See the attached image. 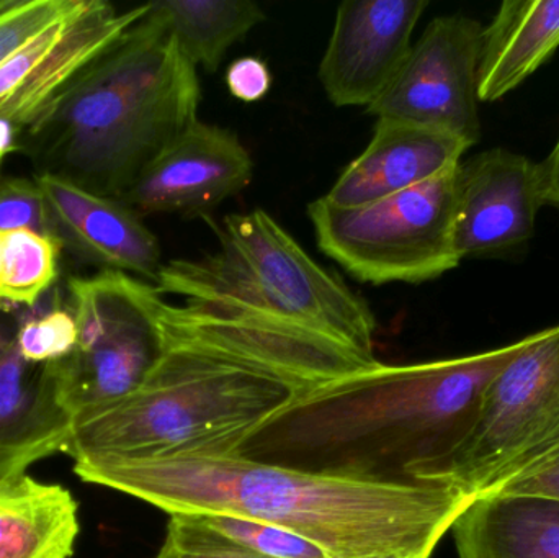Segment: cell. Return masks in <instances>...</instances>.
Instances as JSON below:
<instances>
[{
  "instance_id": "6da1fadb",
  "label": "cell",
  "mask_w": 559,
  "mask_h": 558,
  "mask_svg": "<svg viewBox=\"0 0 559 558\" xmlns=\"http://www.w3.org/2000/svg\"><path fill=\"white\" fill-rule=\"evenodd\" d=\"M166 353L141 389L75 416L66 454L174 459L238 454L316 387L380 366L331 337L209 304L164 305Z\"/></svg>"
},
{
  "instance_id": "7a4b0ae2",
  "label": "cell",
  "mask_w": 559,
  "mask_h": 558,
  "mask_svg": "<svg viewBox=\"0 0 559 558\" xmlns=\"http://www.w3.org/2000/svg\"><path fill=\"white\" fill-rule=\"evenodd\" d=\"M511 346L455 359L380 366L302 393L252 432L238 455L373 484L440 485L468 438Z\"/></svg>"
},
{
  "instance_id": "3957f363",
  "label": "cell",
  "mask_w": 559,
  "mask_h": 558,
  "mask_svg": "<svg viewBox=\"0 0 559 558\" xmlns=\"http://www.w3.org/2000/svg\"><path fill=\"white\" fill-rule=\"evenodd\" d=\"M74 462L82 482L130 495L170 517L264 521L312 541L332 558L430 557L473 500L449 485L348 480L238 454Z\"/></svg>"
},
{
  "instance_id": "277c9868",
  "label": "cell",
  "mask_w": 559,
  "mask_h": 558,
  "mask_svg": "<svg viewBox=\"0 0 559 558\" xmlns=\"http://www.w3.org/2000/svg\"><path fill=\"white\" fill-rule=\"evenodd\" d=\"M200 97L195 66L147 9L28 133L45 173L120 199L199 121Z\"/></svg>"
},
{
  "instance_id": "5b68a950",
  "label": "cell",
  "mask_w": 559,
  "mask_h": 558,
  "mask_svg": "<svg viewBox=\"0 0 559 558\" xmlns=\"http://www.w3.org/2000/svg\"><path fill=\"white\" fill-rule=\"evenodd\" d=\"M215 231V252L164 264L157 294L254 314L374 357L377 320L367 300L316 262L274 216L261 209L235 213Z\"/></svg>"
},
{
  "instance_id": "8992f818",
  "label": "cell",
  "mask_w": 559,
  "mask_h": 558,
  "mask_svg": "<svg viewBox=\"0 0 559 558\" xmlns=\"http://www.w3.org/2000/svg\"><path fill=\"white\" fill-rule=\"evenodd\" d=\"M460 166V164H459ZM367 205H308L316 245L355 281L423 284L459 268L455 248L456 169Z\"/></svg>"
},
{
  "instance_id": "52a82bcc",
  "label": "cell",
  "mask_w": 559,
  "mask_h": 558,
  "mask_svg": "<svg viewBox=\"0 0 559 558\" xmlns=\"http://www.w3.org/2000/svg\"><path fill=\"white\" fill-rule=\"evenodd\" d=\"M74 351L46 364L61 405L72 416L110 405L144 385L166 353V300L150 282L123 272L71 277Z\"/></svg>"
},
{
  "instance_id": "ba28073f",
  "label": "cell",
  "mask_w": 559,
  "mask_h": 558,
  "mask_svg": "<svg viewBox=\"0 0 559 558\" xmlns=\"http://www.w3.org/2000/svg\"><path fill=\"white\" fill-rule=\"evenodd\" d=\"M559 446V324L522 340L491 380L475 426L439 484L492 494Z\"/></svg>"
},
{
  "instance_id": "9c48e42d",
  "label": "cell",
  "mask_w": 559,
  "mask_h": 558,
  "mask_svg": "<svg viewBox=\"0 0 559 558\" xmlns=\"http://www.w3.org/2000/svg\"><path fill=\"white\" fill-rule=\"evenodd\" d=\"M481 23L465 15L437 16L413 43L390 87L368 114L455 134L473 146L481 138L478 110Z\"/></svg>"
},
{
  "instance_id": "30bf717a",
  "label": "cell",
  "mask_w": 559,
  "mask_h": 558,
  "mask_svg": "<svg viewBox=\"0 0 559 558\" xmlns=\"http://www.w3.org/2000/svg\"><path fill=\"white\" fill-rule=\"evenodd\" d=\"M147 3L115 9L81 0L0 66V117L20 131L38 127L75 79L147 13Z\"/></svg>"
},
{
  "instance_id": "8fae6325",
  "label": "cell",
  "mask_w": 559,
  "mask_h": 558,
  "mask_svg": "<svg viewBox=\"0 0 559 558\" xmlns=\"http://www.w3.org/2000/svg\"><path fill=\"white\" fill-rule=\"evenodd\" d=\"M547 205L540 164L495 147L456 169L455 248L460 259H508L534 238Z\"/></svg>"
},
{
  "instance_id": "7c38bea8",
  "label": "cell",
  "mask_w": 559,
  "mask_h": 558,
  "mask_svg": "<svg viewBox=\"0 0 559 558\" xmlns=\"http://www.w3.org/2000/svg\"><path fill=\"white\" fill-rule=\"evenodd\" d=\"M427 0H350L335 13L319 82L335 107L373 105L413 48Z\"/></svg>"
},
{
  "instance_id": "4fadbf2b",
  "label": "cell",
  "mask_w": 559,
  "mask_h": 558,
  "mask_svg": "<svg viewBox=\"0 0 559 558\" xmlns=\"http://www.w3.org/2000/svg\"><path fill=\"white\" fill-rule=\"evenodd\" d=\"M254 161L238 134L197 121L120 197L136 215L212 212L251 183Z\"/></svg>"
},
{
  "instance_id": "5bb4252c",
  "label": "cell",
  "mask_w": 559,
  "mask_h": 558,
  "mask_svg": "<svg viewBox=\"0 0 559 558\" xmlns=\"http://www.w3.org/2000/svg\"><path fill=\"white\" fill-rule=\"evenodd\" d=\"M41 189L59 241L98 265L156 285L163 271V249L141 216L117 199L98 195L72 180L41 173Z\"/></svg>"
},
{
  "instance_id": "9a60e30c",
  "label": "cell",
  "mask_w": 559,
  "mask_h": 558,
  "mask_svg": "<svg viewBox=\"0 0 559 558\" xmlns=\"http://www.w3.org/2000/svg\"><path fill=\"white\" fill-rule=\"evenodd\" d=\"M469 147L447 131L377 120L370 144L345 167L324 199L342 209L386 199L459 166Z\"/></svg>"
},
{
  "instance_id": "2e32d148",
  "label": "cell",
  "mask_w": 559,
  "mask_h": 558,
  "mask_svg": "<svg viewBox=\"0 0 559 558\" xmlns=\"http://www.w3.org/2000/svg\"><path fill=\"white\" fill-rule=\"evenodd\" d=\"M74 416L61 405L48 366L28 364L15 341L0 354V484L66 452Z\"/></svg>"
},
{
  "instance_id": "e0dca14e",
  "label": "cell",
  "mask_w": 559,
  "mask_h": 558,
  "mask_svg": "<svg viewBox=\"0 0 559 558\" xmlns=\"http://www.w3.org/2000/svg\"><path fill=\"white\" fill-rule=\"evenodd\" d=\"M450 531L459 558H559V500L479 495Z\"/></svg>"
},
{
  "instance_id": "ac0fdd59",
  "label": "cell",
  "mask_w": 559,
  "mask_h": 558,
  "mask_svg": "<svg viewBox=\"0 0 559 558\" xmlns=\"http://www.w3.org/2000/svg\"><path fill=\"white\" fill-rule=\"evenodd\" d=\"M559 46V0H506L483 28L476 91L489 104L527 81Z\"/></svg>"
},
{
  "instance_id": "d6986e66",
  "label": "cell",
  "mask_w": 559,
  "mask_h": 558,
  "mask_svg": "<svg viewBox=\"0 0 559 558\" xmlns=\"http://www.w3.org/2000/svg\"><path fill=\"white\" fill-rule=\"evenodd\" d=\"M79 507L61 485L32 477L0 484V558H71Z\"/></svg>"
},
{
  "instance_id": "ffe728a7",
  "label": "cell",
  "mask_w": 559,
  "mask_h": 558,
  "mask_svg": "<svg viewBox=\"0 0 559 558\" xmlns=\"http://www.w3.org/2000/svg\"><path fill=\"white\" fill-rule=\"evenodd\" d=\"M150 10L186 58L209 72H215L228 49L265 20L264 10L251 0H159L151 2Z\"/></svg>"
},
{
  "instance_id": "44dd1931",
  "label": "cell",
  "mask_w": 559,
  "mask_h": 558,
  "mask_svg": "<svg viewBox=\"0 0 559 558\" xmlns=\"http://www.w3.org/2000/svg\"><path fill=\"white\" fill-rule=\"evenodd\" d=\"M0 301L35 307L58 278L62 242L28 229L2 233Z\"/></svg>"
},
{
  "instance_id": "7402d4cb",
  "label": "cell",
  "mask_w": 559,
  "mask_h": 558,
  "mask_svg": "<svg viewBox=\"0 0 559 558\" xmlns=\"http://www.w3.org/2000/svg\"><path fill=\"white\" fill-rule=\"evenodd\" d=\"M186 517V514H183ZM197 521L219 536L264 558H332L322 547L293 531L264 521L229 514H197Z\"/></svg>"
},
{
  "instance_id": "603a6c76",
  "label": "cell",
  "mask_w": 559,
  "mask_h": 558,
  "mask_svg": "<svg viewBox=\"0 0 559 558\" xmlns=\"http://www.w3.org/2000/svg\"><path fill=\"white\" fill-rule=\"evenodd\" d=\"M15 346L28 364L45 366L58 363L78 344V323L72 311L55 308L39 317L28 318L16 331Z\"/></svg>"
},
{
  "instance_id": "cb8c5ba5",
  "label": "cell",
  "mask_w": 559,
  "mask_h": 558,
  "mask_svg": "<svg viewBox=\"0 0 559 558\" xmlns=\"http://www.w3.org/2000/svg\"><path fill=\"white\" fill-rule=\"evenodd\" d=\"M81 0H13L0 10V66L43 29L69 15Z\"/></svg>"
},
{
  "instance_id": "d4e9b609",
  "label": "cell",
  "mask_w": 559,
  "mask_h": 558,
  "mask_svg": "<svg viewBox=\"0 0 559 558\" xmlns=\"http://www.w3.org/2000/svg\"><path fill=\"white\" fill-rule=\"evenodd\" d=\"M156 558H264L203 526L193 517L176 514Z\"/></svg>"
},
{
  "instance_id": "484cf974",
  "label": "cell",
  "mask_w": 559,
  "mask_h": 558,
  "mask_svg": "<svg viewBox=\"0 0 559 558\" xmlns=\"http://www.w3.org/2000/svg\"><path fill=\"white\" fill-rule=\"evenodd\" d=\"M19 229L58 238L48 203L35 180L7 179L0 182V233Z\"/></svg>"
},
{
  "instance_id": "4316f807",
  "label": "cell",
  "mask_w": 559,
  "mask_h": 558,
  "mask_svg": "<svg viewBox=\"0 0 559 558\" xmlns=\"http://www.w3.org/2000/svg\"><path fill=\"white\" fill-rule=\"evenodd\" d=\"M229 94L246 104L262 100L271 92L272 72L267 62L255 56L238 58L226 71Z\"/></svg>"
},
{
  "instance_id": "83f0119b",
  "label": "cell",
  "mask_w": 559,
  "mask_h": 558,
  "mask_svg": "<svg viewBox=\"0 0 559 558\" xmlns=\"http://www.w3.org/2000/svg\"><path fill=\"white\" fill-rule=\"evenodd\" d=\"M498 494L535 495L559 500V446L499 487ZM495 494V491H492Z\"/></svg>"
},
{
  "instance_id": "f1b7e54d",
  "label": "cell",
  "mask_w": 559,
  "mask_h": 558,
  "mask_svg": "<svg viewBox=\"0 0 559 558\" xmlns=\"http://www.w3.org/2000/svg\"><path fill=\"white\" fill-rule=\"evenodd\" d=\"M547 205L559 209V138L547 159L540 163Z\"/></svg>"
},
{
  "instance_id": "f546056e",
  "label": "cell",
  "mask_w": 559,
  "mask_h": 558,
  "mask_svg": "<svg viewBox=\"0 0 559 558\" xmlns=\"http://www.w3.org/2000/svg\"><path fill=\"white\" fill-rule=\"evenodd\" d=\"M20 133H22V131H20L12 121L0 117V164H2L3 157H5L7 154L16 150Z\"/></svg>"
},
{
  "instance_id": "4dcf8cb0",
  "label": "cell",
  "mask_w": 559,
  "mask_h": 558,
  "mask_svg": "<svg viewBox=\"0 0 559 558\" xmlns=\"http://www.w3.org/2000/svg\"><path fill=\"white\" fill-rule=\"evenodd\" d=\"M13 340H10L9 336H7L5 331L0 328V354L5 353L7 349H9L10 346H12Z\"/></svg>"
},
{
  "instance_id": "1f68e13d",
  "label": "cell",
  "mask_w": 559,
  "mask_h": 558,
  "mask_svg": "<svg viewBox=\"0 0 559 558\" xmlns=\"http://www.w3.org/2000/svg\"><path fill=\"white\" fill-rule=\"evenodd\" d=\"M370 558H429L424 556H400V554H390V556H377Z\"/></svg>"
},
{
  "instance_id": "d6a6232c",
  "label": "cell",
  "mask_w": 559,
  "mask_h": 558,
  "mask_svg": "<svg viewBox=\"0 0 559 558\" xmlns=\"http://www.w3.org/2000/svg\"><path fill=\"white\" fill-rule=\"evenodd\" d=\"M2 252H3L2 233H0V271H2Z\"/></svg>"
},
{
  "instance_id": "836d02e7",
  "label": "cell",
  "mask_w": 559,
  "mask_h": 558,
  "mask_svg": "<svg viewBox=\"0 0 559 558\" xmlns=\"http://www.w3.org/2000/svg\"><path fill=\"white\" fill-rule=\"evenodd\" d=\"M13 0H0V10L7 9Z\"/></svg>"
}]
</instances>
